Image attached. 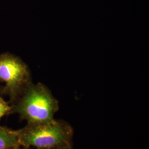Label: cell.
Listing matches in <instances>:
<instances>
[{"instance_id":"obj_7","label":"cell","mask_w":149,"mask_h":149,"mask_svg":"<svg viewBox=\"0 0 149 149\" xmlns=\"http://www.w3.org/2000/svg\"><path fill=\"white\" fill-rule=\"evenodd\" d=\"M18 149H34V148H25V147H23V146H20Z\"/></svg>"},{"instance_id":"obj_6","label":"cell","mask_w":149,"mask_h":149,"mask_svg":"<svg viewBox=\"0 0 149 149\" xmlns=\"http://www.w3.org/2000/svg\"><path fill=\"white\" fill-rule=\"evenodd\" d=\"M54 149H73V148H72V146H64V147Z\"/></svg>"},{"instance_id":"obj_5","label":"cell","mask_w":149,"mask_h":149,"mask_svg":"<svg viewBox=\"0 0 149 149\" xmlns=\"http://www.w3.org/2000/svg\"><path fill=\"white\" fill-rule=\"evenodd\" d=\"M11 111L10 104L0 96V120L4 116L10 114Z\"/></svg>"},{"instance_id":"obj_8","label":"cell","mask_w":149,"mask_h":149,"mask_svg":"<svg viewBox=\"0 0 149 149\" xmlns=\"http://www.w3.org/2000/svg\"><path fill=\"white\" fill-rule=\"evenodd\" d=\"M18 148H16V149H18Z\"/></svg>"},{"instance_id":"obj_2","label":"cell","mask_w":149,"mask_h":149,"mask_svg":"<svg viewBox=\"0 0 149 149\" xmlns=\"http://www.w3.org/2000/svg\"><path fill=\"white\" fill-rule=\"evenodd\" d=\"M21 146L37 149H54L72 146L74 129L64 120L28 124L15 130Z\"/></svg>"},{"instance_id":"obj_3","label":"cell","mask_w":149,"mask_h":149,"mask_svg":"<svg viewBox=\"0 0 149 149\" xmlns=\"http://www.w3.org/2000/svg\"><path fill=\"white\" fill-rule=\"evenodd\" d=\"M0 93L8 97L11 104L32 82L27 65L12 54H0Z\"/></svg>"},{"instance_id":"obj_4","label":"cell","mask_w":149,"mask_h":149,"mask_svg":"<svg viewBox=\"0 0 149 149\" xmlns=\"http://www.w3.org/2000/svg\"><path fill=\"white\" fill-rule=\"evenodd\" d=\"M15 130L0 126V149H13L20 147Z\"/></svg>"},{"instance_id":"obj_1","label":"cell","mask_w":149,"mask_h":149,"mask_svg":"<svg viewBox=\"0 0 149 149\" xmlns=\"http://www.w3.org/2000/svg\"><path fill=\"white\" fill-rule=\"evenodd\" d=\"M11 114H17L28 124L48 122L59 111V102L42 83L31 82L11 104Z\"/></svg>"}]
</instances>
